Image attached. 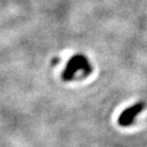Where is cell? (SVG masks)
Instances as JSON below:
<instances>
[{"mask_svg":"<svg viewBox=\"0 0 147 147\" xmlns=\"http://www.w3.org/2000/svg\"><path fill=\"white\" fill-rule=\"evenodd\" d=\"M90 65H89L88 60L83 57V56H74L69 60L68 64L65 67V70L63 71L62 73V79L64 81H70L73 79V76L75 74L82 71L83 75H87L90 73Z\"/></svg>","mask_w":147,"mask_h":147,"instance_id":"1","label":"cell"},{"mask_svg":"<svg viewBox=\"0 0 147 147\" xmlns=\"http://www.w3.org/2000/svg\"><path fill=\"white\" fill-rule=\"evenodd\" d=\"M145 108V104L144 102H136L135 105L131 106L129 108H126L124 111H122L119 119H118V123L121 126H130L134 122L135 118H136Z\"/></svg>","mask_w":147,"mask_h":147,"instance_id":"2","label":"cell"}]
</instances>
